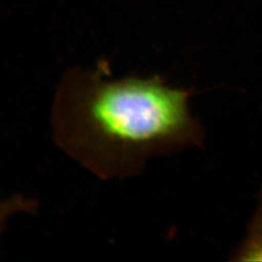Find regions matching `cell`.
<instances>
[{
  "label": "cell",
  "mask_w": 262,
  "mask_h": 262,
  "mask_svg": "<svg viewBox=\"0 0 262 262\" xmlns=\"http://www.w3.org/2000/svg\"><path fill=\"white\" fill-rule=\"evenodd\" d=\"M191 89L159 75L115 79L107 60L63 73L51 111L53 140L102 180L140 175L154 158L200 146L206 131Z\"/></svg>",
  "instance_id": "6da1fadb"
},
{
  "label": "cell",
  "mask_w": 262,
  "mask_h": 262,
  "mask_svg": "<svg viewBox=\"0 0 262 262\" xmlns=\"http://www.w3.org/2000/svg\"><path fill=\"white\" fill-rule=\"evenodd\" d=\"M233 260L262 261V188L257 209L247 228L243 242L233 251Z\"/></svg>",
  "instance_id": "7a4b0ae2"
},
{
  "label": "cell",
  "mask_w": 262,
  "mask_h": 262,
  "mask_svg": "<svg viewBox=\"0 0 262 262\" xmlns=\"http://www.w3.org/2000/svg\"><path fill=\"white\" fill-rule=\"evenodd\" d=\"M38 209V200L22 192L0 198V238L12 217L20 214H36Z\"/></svg>",
  "instance_id": "3957f363"
}]
</instances>
